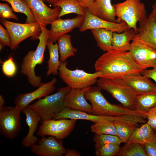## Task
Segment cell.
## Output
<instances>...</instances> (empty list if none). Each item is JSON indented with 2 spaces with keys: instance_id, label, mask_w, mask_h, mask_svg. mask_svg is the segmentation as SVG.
Segmentation results:
<instances>
[{
  "instance_id": "obj_2",
  "label": "cell",
  "mask_w": 156,
  "mask_h": 156,
  "mask_svg": "<svg viewBox=\"0 0 156 156\" xmlns=\"http://www.w3.org/2000/svg\"><path fill=\"white\" fill-rule=\"evenodd\" d=\"M41 32L38 39L39 42L35 50H30L24 56L21 65V73L26 76L29 83L32 86L38 88L41 84V77L37 76L35 69L44 60V53L49 39V30L46 26L40 23Z\"/></svg>"
},
{
  "instance_id": "obj_15",
  "label": "cell",
  "mask_w": 156,
  "mask_h": 156,
  "mask_svg": "<svg viewBox=\"0 0 156 156\" xmlns=\"http://www.w3.org/2000/svg\"><path fill=\"white\" fill-rule=\"evenodd\" d=\"M85 10L84 21L79 28L81 32L88 29H103L120 33L130 29L127 23L124 21L119 23L108 21L93 15Z\"/></svg>"
},
{
  "instance_id": "obj_47",
  "label": "cell",
  "mask_w": 156,
  "mask_h": 156,
  "mask_svg": "<svg viewBox=\"0 0 156 156\" xmlns=\"http://www.w3.org/2000/svg\"><path fill=\"white\" fill-rule=\"evenodd\" d=\"M4 46L3 45V44H2L0 43V51H1L4 47Z\"/></svg>"
},
{
  "instance_id": "obj_41",
  "label": "cell",
  "mask_w": 156,
  "mask_h": 156,
  "mask_svg": "<svg viewBox=\"0 0 156 156\" xmlns=\"http://www.w3.org/2000/svg\"><path fill=\"white\" fill-rule=\"evenodd\" d=\"M151 70L145 69L141 73L143 75L154 80L156 84V64Z\"/></svg>"
},
{
  "instance_id": "obj_10",
  "label": "cell",
  "mask_w": 156,
  "mask_h": 156,
  "mask_svg": "<svg viewBox=\"0 0 156 156\" xmlns=\"http://www.w3.org/2000/svg\"><path fill=\"white\" fill-rule=\"evenodd\" d=\"M76 120L68 119H50L42 121L37 135L42 137L52 136L63 140L73 130Z\"/></svg>"
},
{
  "instance_id": "obj_11",
  "label": "cell",
  "mask_w": 156,
  "mask_h": 156,
  "mask_svg": "<svg viewBox=\"0 0 156 156\" xmlns=\"http://www.w3.org/2000/svg\"><path fill=\"white\" fill-rule=\"evenodd\" d=\"M129 52L134 62L144 70L153 67L156 64V49L135 36L131 43Z\"/></svg>"
},
{
  "instance_id": "obj_8",
  "label": "cell",
  "mask_w": 156,
  "mask_h": 156,
  "mask_svg": "<svg viewBox=\"0 0 156 156\" xmlns=\"http://www.w3.org/2000/svg\"><path fill=\"white\" fill-rule=\"evenodd\" d=\"M0 22L9 33L11 38V49L17 48L22 41L31 37V40L38 39L41 32L39 23H20L9 21L1 18Z\"/></svg>"
},
{
  "instance_id": "obj_5",
  "label": "cell",
  "mask_w": 156,
  "mask_h": 156,
  "mask_svg": "<svg viewBox=\"0 0 156 156\" xmlns=\"http://www.w3.org/2000/svg\"><path fill=\"white\" fill-rule=\"evenodd\" d=\"M113 5L117 22L124 21L137 34L139 31L137 23L148 18L145 6L141 0H125Z\"/></svg>"
},
{
  "instance_id": "obj_37",
  "label": "cell",
  "mask_w": 156,
  "mask_h": 156,
  "mask_svg": "<svg viewBox=\"0 0 156 156\" xmlns=\"http://www.w3.org/2000/svg\"><path fill=\"white\" fill-rule=\"evenodd\" d=\"M13 9L7 3H0V17L3 18L13 19L18 20V17L13 13Z\"/></svg>"
},
{
  "instance_id": "obj_27",
  "label": "cell",
  "mask_w": 156,
  "mask_h": 156,
  "mask_svg": "<svg viewBox=\"0 0 156 156\" xmlns=\"http://www.w3.org/2000/svg\"><path fill=\"white\" fill-rule=\"evenodd\" d=\"M53 6L61 8L58 18L71 13L84 16L85 14V9L81 6L75 0H59L53 4Z\"/></svg>"
},
{
  "instance_id": "obj_34",
  "label": "cell",
  "mask_w": 156,
  "mask_h": 156,
  "mask_svg": "<svg viewBox=\"0 0 156 156\" xmlns=\"http://www.w3.org/2000/svg\"><path fill=\"white\" fill-rule=\"evenodd\" d=\"M95 148L107 144L120 145L122 143L118 136L109 134H95L93 138Z\"/></svg>"
},
{
  "instance_id": "obj_30",
  "label": "cell",
  "mask_w": 156,
  "mask_h": 156,
  "mask_svg": "<svg viewBox=\"0 0 156 156\" xmlns=\"http://www.w3.org/2000/svg\"><path fill=\"white\" fill-rule=\"evenodd\" d=\"M117 135L121 142H127L131 135L137 128L139 124L125 122L115 121L114 122Z\"/></svg>"
},
{
  "instance_id": "obj_16",
  "label": "cell",
  "mask_w": 156,
  "mask_h": 156,
  "mask_svg": "<svg viewBox=\"0 0 156 156\" xmlns=\"http://www.w3.org/2000/svg\"><path fill=\"white\" fill-rule=\"evenodd\" d=\"M57 81L56 78L54 77L49 82L42 83L37 89L33 91L18 94L14 100L15 106L22 110L34 101L49 95L55 90V85Z\"/></svg>"
},
{
  "instance_id": "obj_40",
  "label": "cell",
  "mask_w": 156,
  "mask_h": 156,
  "mask_svg": "<svg viewBox=\"0 0 156 156\" xmlns=\"http://www.w3.org/2000/svg\"><path fill=\"white\" fill-rule=\"evenodd\" d=\"M148 156H156V142H152L143 145Z\"/></svg>"
},
{
  "instance_id": "obj_45",
  "label": "cell",
  "mask_w": 156,
  "mask_h": 156,
  "mask_svg": "<svg viewBox=\"0 0 156 156\" xmlns=\"http://www.w3.org/2000/svg\"><path fill=\"white\" fill-rule=\"evenodd\" d=\"M5 101L3 97L1 95H0V107H1L4 105Z\"/></svg>"
},
{
  "instance_id": "obj_42",
  "label": "cell",
  "mask_w": 156,
  "mask_h": 156,
  "mask_svg": "<svg viewBox=\"0 0 156 156\" xmlns=\"http://www.w3.org/2000/svg\"><path fill=\"white\" fill-rule=\"evenodd\" d=\"M82 8L86 9L89 8L95 0H75Z\"/></svg>"
},
{
  "instance_id": "obj_1",
  "label": "cell",
  "mask_w": 156,
  "mask_h": 156,
  "mask_svg": "<svg viewBox=\"0 0 156 156\" xmlns=\"http://www.w3.org/2000/svg\"><path fill=\"white\" fill-rule=\"evenodd\" d=\"M94 67L101 77L109 79H123L135 73H142L144 70L131 57L129 51L113 49L106 52L96 61Z\"/></svg>"
},
{
  "instance_id": "obj_17",
  "label": "cell",
  "mask_w": 156,
  "mask_h": 156,
  "mask_svg": "<svg viewBox=\"0 0 156 156\" xmlns=\"http://www.w3.org/2000/svg\"><path fill=\"white\" fill-rule=\"evenodd\" d=\"M84 19V16L81 15L70 19L57 18L51 24L49 40L53 43H55L62 36L71 31L74 28H79Z\"/></svg>"
},
{
  "instance_id": "obj_35",
  "label": "cell",
  "mask_w": 156,
  "mask_h": 156,
  "mask_svg": "<svg viewBox=\"0 0 156 156\" xmlns=\"http://www.w3.org/2000/svg\"><path fill=\"white\" fill-rule=\"evenodd\" d=\"M120 145L107 144L95 148V153L97 156L117 155L120 149Z\"/></svg>"
},
{
  "instance_id": "obj_18",
  "label": "cell",
  "mask_w": 156,
  "mask_h": 156,
  "mask_svg": "<svg viewBox=\"0 0 156 156\" xmlns=\"http://www.w3.org/2000/svg\"><path fill=\"white\" fill-rule=\"evenodd\" d=\"M88 88H71L64 97V107L92 114V106L87 102L84 96L85 92Z\"/></svg>"
},
{
  "instance_id": "obj_19",
  "label": "cell",
  "mask_w": 156,
  "mask_h": 156,
  "mask_svg": "<svg viewBox=\"0 0 156 156\" xmlns=\"http://www.w3.org/2000/svg\"><path fill=\"white\" fill-rule=\"evenodd\" d=\"M122 79L137 95L156 91V84L141 73L131 74Z\"/></svg>"
},
{
  "instance_id": "obj_24",
  "label": "cell",
  "mask_w": 156,
  "mask_h": 156,
  "mask_svg": "<svg viewBox=\"0 0 156 156\" xmlns=\"http://www.w3.org/2000/svg\"><path fill=\"white\" fill-rule=\"evenodd\" d=\"M137 34L132 28L129 29L121 33L114 32L112 40V49L122 51H129L130 41Z\"/></svg>"
},
{
  "instance_id": "obj_29",
  "label": "cell",
  "mask_w": 156,
  "mask_h": 156,
  "mask_svg": "<svg viewBox=\"0 0 156 156\" xmlns=\"http://www.w3.org/2000/svg\"><path fill=\"white\" fill-rule=\"evenodd\" d=\"M156 106V91L138 95L136 110L145 113Z\"/></svg>"
},
{
  "instance_id": "obj_6",
  "label": "cell",
  "mask_w": 156,
  "mask_h": 156,
  "mask_svg": "<svg viewBox=\"0 0 156 156\" xmlns=\"http://www.w3.org/2000/svg\"><path fill=\"white\" fill-rule=\"evenodd\" d=\"M71 89L67 86L59 88L55 94L39 99L28 106L37 113L42 121L51 119L64 107V97Z\"/></svg>"
},
{
  "instance_id": "obj_4",
  "label": "cell",
  "mask_w": 156,
  "mask_h": 156,
  "mask_svg": "<svg viewBox=\"0 0 156 156\" xmlns=\"http://www.w3.org/2000/svg\"><path fill=\"white\" fill-rule=\"evenodd\" d=\"M97 87L105 90L127 109L136 110L137 94L122 79H109L99 78L96 82Z\"/></svg>"
},
{
  "instance_id": "obj_14",
  "label": "cell",
  "mask_w": 156,
  "mask_h": 156,
  "mask_svg": "<svg viewBox=\"0 0 156 156\" xmlns=\"http://www.w3.org/2000/svg\"><path fill=\"white\" fill-rule=\"evenodd\" d=\"M37 144L30 147L31 152L39 156H63L64 155L66 149L63 145L62 140L49 136L42 137Z\"/></svg>"
},
{
  "instance_id": "obj_12",
  "label": "cell",
  "mask_w": 156,
  "mask_h": 156,
  "mask_svg": "<svg viewBox=\"0 0 156 156\" xmlns=\"http://www.w3.org/2000/svg\"><path fill=\"white\" fill-rule=\"evenodd\" d=\"M34 16L36 22L46 26L58 18L61 9L48 7L42 0H22Z\"/></svg>"
},
{
  "instance_id": "obj_32",
  "label": "cell",
  "mask_w": 156,
  "mask_h": 156,
  "mask_svg": "<svg viewBox=\"0 0 156 156\" xmlns=\"http://www.w3.org/2000/svg\"><path fill=\"white\" fill-rule=\"evenodd\" d=\"M90 129L92 132L98 135L109 134L118 136L114 122H98L92 125Z\"/></svg>"
},
{
  "instance_id": "obj_23",
  "label": "cell",
  "mask_w": 156,
  "mask_h": 156,
  "mask_svg": "<svg viewBox=\"0 0 156 156\" xmlns=\"http://www.w3.org/2000/svg\"><path fill=\"white\" fill-rule=\"evenodd\" d=\"M147 123H144L138 127L131 135L126 142L144 145L152 142H155L156 133Z\"/></svg>"
},
{
  "instance_id": "obj_44",
  "label": "cell",
  "mask_w": 156,
  "mask_h": 156,
  "mask_svg": "<svg viewBox=\"0 0 156 156\" xmlns=\"http://www.w3.org/2000/svg\"><path fill=\"white\" fill-rule=\"evenodd\" d=\"M152 8V12L150 14L156 20V3L153 5Z\"/></svg>"
},
{
  "instance_id": "obj_39",
  "label": "cell",
  "mask_w": 156,
  "mask_h": 156,
  "mask_svg": "<svg viewBox=\"0 0 156 156\" xmlns=\"http://www.w3.org/2000/svg\"><path fill=\"white\" fill-rule=\"evenodd\" d=\"M0 42L4 46H9L11 45V40L8 31L0 25Z\"/></svg>"
},
{
  "instance_id": "obj_48",
  "label": "cell",
  "mask_w": 156,
  "mask_h": 156,
  "mask_svg": "<svg viewBox=\"0 0 156 156\" xmlns=\"http://www.w3.org/2000/svg\"><path fill=\"white\" fill-rule=\"evenodd\" d=\"M44 1L47 2V0H42Z\"/></svg>"
},
{
  "instance_id": "obj_22",
  "label": "cell",
  "mask_w": 156,
  "mask_h": 156,
  "mask_svg": "<svg viewBox=\"0 0 156 156\" xmlns=\"http://www.w3.org/2000/svg\"><path fill=\"white\" fill-rule=\"evenodd\" d=\"M92 14L105 20L117 22L115 8L111 0H95L91 5L85 9Z\"/></svg>"
},
{
  "instance_id": "obj_7",
  "label": "cell",
  "mask_w": 156,
  "mask_h": 156,
  "mask_svg": "<svg viewBox=\"0 0 156 156\" xmlns=\"http://www.w3.org/2000/svg\"><path fill=\"white\" fill-rule=\"evenodd\" d=\"M66 60L61 62L59 68V76L67 86L71 88L83 89L89 88L95 84L98 78L101 77L100 72L89 73L76 69L70 70L67 67Z\"/></svg>"
},
{
  "instance_id": "obj_28",
  "label": "cell",
  "mask_w": 156,
  "mask_h": 156,
  "mask_svg": "<svg viewBox=\"0 0 156 156\" xmlns=\"http://www.w3.org/2000/svg\"><path fill=\"white\" fill-rule=\"evenodd\" d=\"M57 40L61 62L66 60L69 57L75 55L77 50L72 45L70 35L64 34L60 37Z\"/></svg>"
},
{
  "instance_id": "obj_26",
  "label": "cell",
  "mask_w": 156,
  "mask_h": 156,
  "mask_svg": "<svg viewBox=\"0 0 156 156\" xmlns=\"http://www.w3.org/2000/svg\"><path fill=\"white\" fill-rule=\"evenodd\" d=\"M91 32L97 46L101 50L107 52L112 49V40L114 32L103 29H92Z\"/></svg>"
},
{
  "instance_id": "obj_20",
  "label": "cell",
  "mask_w": 156,
  "mask_h": 156,
  "mask_svg": "<svg viewBox=\"0 0 156 156\" xmlns=\"http://www.w3.org/2000/svg\"><path fill=\"white\" fill-rule=\"evenodd\" d=\"M22 112L25 116V121L29 128L28 133L22 139V144L24 147H30L39 140L34 134L37 129L39 123L42 120L37 113L28 106L23 108Z\"/></svg>"
},
{
  "instance_id": "obj_13",
  "label": "cell",
  "mask_w": 156,
  "mask_h": 156,
  "mask_svg": "<svg viewBox=\"0 0 156 156\" xmlns=\"http://www.w3.org/2000/svg\"><path fill=\"white\" fill-rule=\"evenodd\" d=\"M53 119H68L83 120L92 121L94 123L99 121L115 122L117 121L128 122L129 117L126 114L120 116H106L96 115L83 111L70 109L64 107L60 112L55 115Z\"/></svg>"
},
{
  "instance_id": "obj_46",
  "label": "cell",
  "mask_w": 156,
  "mask_h": 156,
  "mask_svg": "<svg viewBox=\"0 0 156 156\" xmlns=\"http://www.w3.org/2000/svg\"><path fill=\"white\" fill-rule=\"evenodd\" d=\"M59 0H47V2L53 5V4Z\"/></svg>"
},
{
  "instance_id": "obj_33",
  "label": "cell",
  "mask_w": 156,
  "mask_h": 156,
  "mask_svg": "<svg viewBox=\"0 0 156 156\" xmlns=\"http://www.w3.org/2000/svg\"><path fill=\"white\" fill-rule=\"evenodd\" d=\"M8 2L15 12L23 13L26 16L25 23L36 22L28 7L22 0H0Z\"/></svg>"
},
{
  "instance_id": "obj_36",
  "label": "cell",
  "mask_w": 156,
  "mask_h": 156,
  "mask_svg": "<svg viewBox=\"0 0 156 156\" xmlns=\"http://www.w3.org/2000/svg\"><path fill=\"white\" fill-rule=\"evenodd\" d=\"M1 62L2 70L4 74L9 77L14 76L17 71V67L12 57L10 55L8 59Z\"/></svg>"
},
{
  "instance_id": "obj_25",
  "label": "cell",
  "mask_w": 156,
  "mask_h": 156,
  "mask_svg": "<svg viewBox=\"0 0 156 156\" xmlns=\"http://www.w3.org/2000/svg\"><path fill=\"white\" fill-rule=\"evenodd\" d=\"M47 47L49 53V58L47 62V75H56L58 73L59 67L61 62L59 60V48L58 44H55L49 40L47 42Z\"/></svg>"
},
{
  "instance_id": "obj_3",
  "label": "cell",
  "mask_w": 156,
  "mask_h": 156,
  "mask_svg": "<svg viewBox=\"0 0 156 156\" xmlns=\"http://www.w3.org/2000/svg\"><path fill=\"white\" fill-rule=\"evenodd\" d=\"M98 87H90L86 91L85 97L92 106V114L106 116L136 115L146 118L144 113L137 110L129 109L123 106L112 104L105 98Z\"/></svg>"
},
{
  "instance_id": "obj_21",
  "label": "cell",
  "mask_w": 156,
  "mask_h": 156,
  "mask_svg": "<svg viewBox=\"0 0 156 156\" xmlns=\"http://www.w3.org/2000/svg\"><path fill=\"white\" fill-rule=\"evenodd\" d=\"M139 31L135 36L151 47L156 49V20L150 14L139 22Z\"/></svg>"
},
{
  "instance_id": "obj_43",
  "label": "cell",
  "mask_w": 156,
  "mask_h": 156,
  "mask_svg": "<svg viewBox=\"0 0 156 156\" xmlns=\"http://www.w3.org/2000/svg\"><path fill=\"white\" fill-rule=\"evenodd\" d=\"M65 156H80L81 154L76 151L74 149L68 148L66 149Z\"/></svg>"
},
{
  "instance_id": "obj_31",
  "label": "cell",
  "mask_w": 156,
  "mask_h": 156,
  "mask_svg": "<svg viewBox=\"0 0 156 156\" xmlns=\"http://www.w3.org/2000/svg\"><path fill=\"white\" fill-rule=\"evenodd\" d=\"M120 148L118 156H148L144 146L140 144L125 143Z\"/></svg>"
},
{
  "instance_id": "obj_9",
  "label": "cell",
  "mask_w": 156,
  "mask_h": 156,
  "mask_svg": "<svg viewBox=\"0 0 156 156\" xmlns=\"http://www.w3.org/2000/svg\"><path fill=\"white\" fill-rule=\"evenodd\" d=\"M21 112L15 106L0 107V133L2 135L11 140L18 135L21 129Z\"/></svg>"
},
{
  "instance_id": "obj_38",
  "label": "cell",
  "mask_w": 156,
  "mask_h": 156,
  "mask_svg": "<svg viewBox=\"0 0 156 156\" xmlns=\"http://www.w3.org/2000/svg\"><path fill=\"white\" fill-rule=\"evenodd\" d=\"M148 124L152 128L156 131V106L145 113Z\"/></svg>"
}]
</instances>
